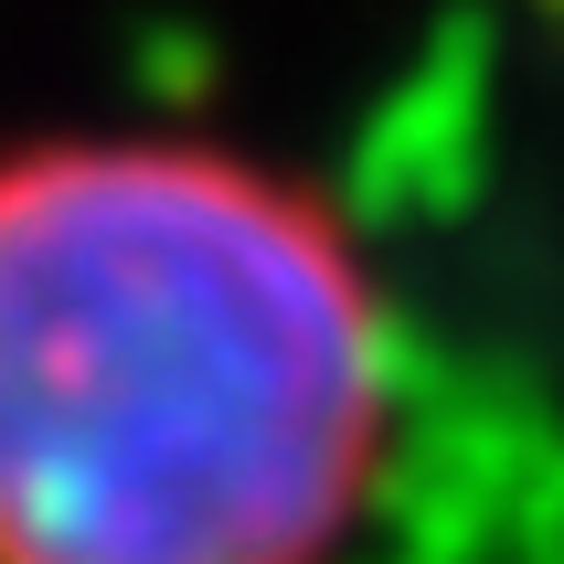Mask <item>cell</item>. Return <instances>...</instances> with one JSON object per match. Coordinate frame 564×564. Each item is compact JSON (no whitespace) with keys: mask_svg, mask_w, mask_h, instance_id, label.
I'll list each match as a JSON object with an SVG mask.
<instances>
[{"mask_svg":"<svg viewBox=\"0 0 564 564\" xmlns=\"http://www.w3.org/2000/svg\"><path fill=\"white\" fill-rule=\"evenodd\" d=\"M394 447L351 224L182 128L0 160V564H341Z\"/></svg>","mask_w":564,"mask_h":564,"instance_id":"cell-1","label":"cell"}]
</instances>
